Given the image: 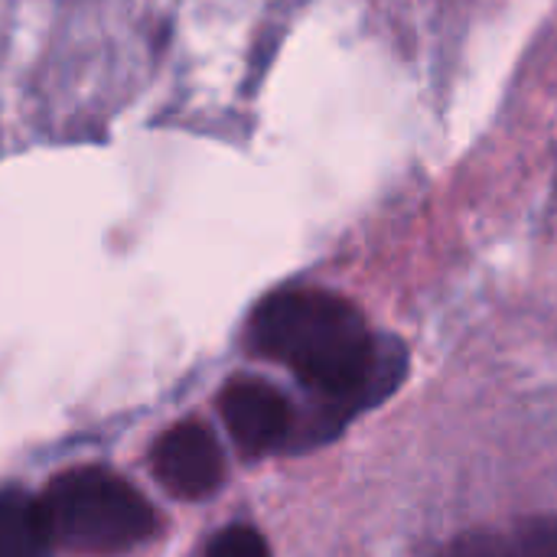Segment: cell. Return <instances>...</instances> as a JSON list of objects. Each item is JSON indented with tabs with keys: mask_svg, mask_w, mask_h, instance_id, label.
Listing matches in <instances>:
<instances>
[{
	"mask_svg": "<svg viewBox=\"0 0 557 557\" xmlns=\"http://www.w3.org/2000/svg\"><path fill=\"white\" fill-rule=\"evenodd\" d=\"M519 557H557V519L539 516L525 519L512 529Z\"/></svg>",
	"mask_w": 557,
	"mask_h": 557,
	"instance_id": "cell-8",
	"label": "cell"
},
{
	"mask_svg": "<svg viewBox=\"0 0 557 557\" xmlns=\"http://www.w3.org/2000/svg\"><path fill=\"white\" fill-rule=\"evenodd\" d=\"M222 421L245 457L287 450L294 434V405L261 379H235L219 395Z\"/></svg>",
	"mask_w": 557,
	"mask_h": 557,
	"instance_id": "cell-3",
	"label": "cell"
},
{
	"mask_svg": "<svg viewBox=\"0 0 557 557\" xmlns=\"http://www.w3.org/2000/svg\"><path fill=\"white\" fill-rule=\"evenodd\" d=\"M160 486L176 499H206L222 486L225 457L215 434L202 421L173 424L150 454Z\"/></svg>",
	"mask_w": 557,
	"mask_h": 557,
	"instance_id": "cell-4",
	"label": "cell"
},
{
	"mask_svg": "<svg viewBox=\"0 0 557 557\" xmlns=\"http://www.w3.org/2000/svg\"><path fill=\"white\" fill-rule=\"evenodd\" d=\"M437 557H519L516 539L499 532H467L454 539Z\"/></svg>",
	"mask_w": 557,
	"mask_h": 557,
	"instance_id": "cell-6",
	"label": "cell"
},
{
	"mask_svg": "<svg viewBox=\"0 0 557 557\" xmlns=\"http://www.w3.org/2000/svg\"><path fill=\"white\" fill-rule=\"evenodd\" d=\"M39 503L52 542L78 555H124L150 542L160 529V516L147 496L101 467L55 476Z\"/></svg>",
	"mask_w": 557,
	"mask_h": 557,
	"instance_id": "cell-2",
	"label": "cell"
},
{
	"mask_svg": "<svg viewBox=\"0 0 557 557\" xmlns=\"http://www.w3.org/2000/svg\"><path fill=\"white\" fill-rule=\"evenodd\" d=\"M52 545L42 503L23 490H0V557H49Z\"/></svg>",
	"mask_w": 557,
	"mask_h": 557,
	"instance_id": "cell-5",
	"label": "cell"
},
{
	"mask_svg": "<svg viewBox=\"0 0 557 557\" xmlns=\"http://www.w3.org/2000/svg\"><path fill=\"white\" fill-rule=\"evenodd\" d=\"M248 346L290 369L307 388L304 408H294L287 450L330 444L362 411L379 408L408 372L401 339L372 333L346 297L320 287L264 297L248 320Z\"/></svg>",
	"mask_w": 557,
	"mask_h": 557,
	"instance_id": "cell-1",
	"label": "cell"
},
{
	"mask_svg": "<svg viewBox=\"0 0 557 557\" xmlns=\"http://www.w3.org/2000/svg\"><path fill=\"white\" fill-rule=\"evenodd\" d=\"M206 557H271V548L251 525H228L209 542Z\"/></svg>",
	"mask_w": 557,
	"mask_h": 557,
	"instance_id": "cell-7",
	"label": "cell"
}]
</instances>
